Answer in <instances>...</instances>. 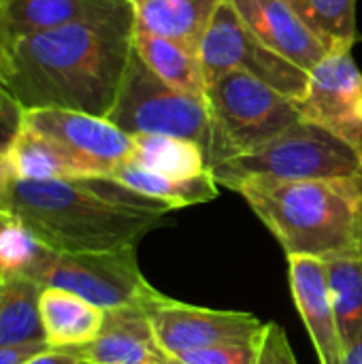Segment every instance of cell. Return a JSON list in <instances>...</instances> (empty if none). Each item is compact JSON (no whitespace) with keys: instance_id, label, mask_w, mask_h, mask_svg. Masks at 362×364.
Listing matches in <instances>:
<instances>
[{"instance_id":"obj_16","label":"cell","mask_w":362,"mask_h":364,"mask_svg":"<svg viewBox=\"0 0 362 364\" xmlns=\"http://www.w3.org/2000/svg\"><path fill=\"white\" fill-rule=\"evenodd\" d=\"M137 28L201 49L203 36L224 0H130Z\"/></svg>"},{"instance_id":"obj_2","label":"cell","mask_w":362,"mask_h":364,"mask_svg":"<svg viewBox=\"0 0 362 364\" xmlns=\"http://www.w3.org/2000/svg\"><path fill=\"white\" fill-rule=\"evenodd\" d=\"M169 205L111 177L23 181L11 194V215L53 252H113L139 247L162 226Z\"/></svg>"},{"instance_id":"obj_3","label":"cell","mask_w":362,"mask_h":364,"mask_svg":"<svg viewBox=\"0 0 362 364\" xmlns=\"http://www.w3.org/2000/svg\"><path fill=\"white\" fill-rule=\"evenodd\" d=\"M286 256L331 260L362 254V177L273 181L235 188Z\"/></svg>"},{"instance_id":"obj_28","label":"cell","mask_w":362,"mask_h":364,"mask_svg":"<svg viewBox=\"0 0 362 364\" xmlns=\"http://www.w3.org/2000/svg\"><path fill=\"white\" fill-rule=\"evenodd\" d=\"M21 122H23L21 105L6 87H0V151L9 149L11 141L21 128Z\"/></svg>"},{"instance_id":"obj_7","label":"cell","mask_w":362,"mask_h":364,"mask_svg":"<svg viewBox=\"0 0 362 364\" xmlns=\"http://www.w3.org/2000/svg\"><path fill=\"white\" fill-rule=\"evenodd\" d=\"M23 275L41 288L73 292L105 311L143 305L158 294L139 267L137 247L79 254L43 247Z\"/></svg>"},{"instance_id":"obj_4","label":"cell","mask_w":362,"mask_h":364,"mask_svg":"<svg viewBox=\"0 0 362 364\" xmlns=\"http://www.w3.org/2000/svg\"><path fill=\"white\" fill-rule=\"evenodd\" d=\"M218 186L235 190L250 179L303 181L362 177V147L305 117L250 154L209 168Z\"/></svg>"},{"instance_id":"obj_17","label":"cell","mask_w":362,"mask_h":364,"mask_svg":"<svg viewBox=\"0 0 362 364\" xmlns=\"http://www.w3.org/2000/svg\"><path fill=\"white\" fill-rule=\"evenodd\" d=\"M6 151H9L15 177L23 181L96 177L92 168L83 164L77 156H73L66 147L36 132L23 122Z\"/></svg>"},{"instance_id":"obj_32","label":"cell","mask_w":362,"mask_h":364,"mask_svg":"<svg viewBox=\"0 0 362 364\" xmlns=\"http://www.w3.org/2000/svg\"><path fill=\"white\" fill-rule=\"evenodd\" d=\"M47 343H30L19 348H0V364H23L28 358L47 350Z\"/></svg>"},{"instance_id":"obj_31","label":"cell","mask_w":362,"mask_h":364,"mask_svg":"<svg viewBox=\"0 0 362 364\" xmlns=\"http://www.w3.org/2000/svg\"><path fill=\"white\" fill-rule=\"evenodd\" d=\"M23 364H92L87 363L85 358H81L77 352L73 350H53L47 348L43 352H38L36 356L28 358Z\"/></svg>"},{"instance_id":"obj_37","label":"cell","mask_w":362,"mask_h":364,"mask_svg":"<svg viewBox=\"0 0 362 364\" xmlns=\"http://www.w3.org/2000/svg\"><path fill=\"white\" fill-rule=\"evenodd\" d=\"M2 279H4V277H2ZM0 288H2V282H0Z\"/></svg>"},{"instance_id":"obj_26","label":"cell","mask_w":362,"mask_h":364,"mask_svg":"<svg viewBox=\"0 0 362 364\" xmlns=\"http://www.w3.org/2000/svg\"><path fill=\"white\" fill-rule=\"evenodd\" d=\"M262 331L250 339L228 341V343H220L213 348L188 352L179 360H183L186 364H256L258 363V354H260Z\"/></svg>"},{"instance_id":"obj_10","label":"cell","mask_w":362,"mask_h":364,"mask_svg":"<svg viewBox=\"0 0 362 364\" xmlns=\"http://www.w3.org/2000/svg\"><path fill=\"white\" fill-rule=\"evenodd\" d=\"M294 105L301 117L362 147V73L352 49L329 51L309 73L307 92Z\"/></svg>"},{"instance_id":"obj_1","label":"cell","mask_w":362,"mask_h":364,"mask_svg":"<svg viewBox=\"0 0 362 364\" xmlns=\"http://www.w3.org/2000/svg\"><path fill=\"white\" fill-rule=\"evenodd\" d=\"M134 6L113 0L73 23L13 41L6 90L23 111L68 109L107 117L134 36Z\"/></svg>"},{"instance_id":"obj_15","label":"cell","mask_w":362,"mask_h":364,"mask_svg":"<svg viewBox=\"0 0 362 364\" xmlns=\"http://www.w3.org/2000/svg\"><path fill=\"white\" fill-rule=\"evenodd\" d=\"M45 343L53 350H70L94 341L105 324V309L60 290L43 288L38 299Z\"/></svg>"},{"instance_id":"obj_21","label":"cell","mask_w":362,"mask_h":364,"mask_svg":"<svg viewBox=\"0 0 362 364\" xmlns=\"http://www.w3.org/2000/svg\"><path fill=\"white\" fill-rule=\"evenodd\" d=\"M128 160L171 179H192L207 173L205 149L181 136L137 134L132 136V156Z\"/></svg>"},{"instance_id":"obj_22","label":"cell","mask_w":362,"mask_h":364,"mask_svg":"<svg viewBox=\"0 0 362 364\" xmlns=\"http://www.w3.org/2000/svg\"><path fill=\"white\" fill-rule=\"evenodd\" d=\"M346 354L362 343V254L324 260Z\"/></svg>"},{"instance_id":"obj_19","label":"cell","mask_w":362,"mask_h":364,"mask_svg":"<svg viewBox=\"0 0 362 364\" xmlns=\"http://www.w3.org/2000/svg\"><path fill=\"white\" fill-rule=\"evenodd\" d=\"M41 290L23 273L4 275L0 288V348L45 343L38 311Z\"/></svg>"},{"instance_id":"obj_8","label":"cell","mask_w":362,"mask_h":364,"mask_svg":"<svg viewBox=\"0 0 362 364\" xmlns=\"http://www.w3.org/2000/svg\"><path fill=\"white\" fill-rule=\"evenodd\" d=\"M198 55L207 83L226 70H243L294 102L307 92L309 73L260 43L228 0L215 11L203 36Z\"/></svg>"},{"instance_id":"obj_18","label":"cell","mask_w":362,"mask_h":364,"mask_svg":"<svg viewBox=\"0 0 362 364\" xmlns=\"http://www.w3.org/2000/svg\"><path fill=\"white\" fill-rule=\"evenodd\" d=\"M134 51L171 87L205 98L207 81L201 55L186 45L134 26Z\"/></svg>"},{"instance_id":"obj_5","label":"cell","mask_w":362,"mask_h":364,"mask_svg":"<svg viewBox=\"0 0 362 364\" xmlns=\"http://www.w3.org/2000/svg\"><path fill=\"white\" fill-rule=\"evenodd\" d=\"M205 102L211 117L207 171L254 151L301 119L294 100L243 70H226L211 79Z\"/></svg>"},{"instance_id":"obj_29","label":"cell","mask_w":362,"mask_h":364,"mask_svg":"<svg viewBox=\"0 0 362 364\" xmlns=\"http://www.w3.org/2000/svg\"><path fill=\"white\" fill-rule=\"evenodd\" d=\"M11 49H13V36H11L9 19H6V0H0V87H4L9 79Z\"/></svg>"},{"instance_id":"obj_20","label":"cell","mask_w":362,"mask_h":364,"mask_svg":"<svg viewBox=\"0 0 362 364\" xmlns=\"http://www.w3.org/2000/svg\"><path fill=\"white\" fill-rule=\"evenodd\" d=\"M109 177L128 186L130 190L143 196H149L169 205L171 209L203 205L218 196V181L213 179L209 171L192 179H171L160 173L147 171L134 164L132 160H124L122 164L113 168Z\"/></svg>"},{"instance_id":"obj_13","label":"cell","mask_w":362,"mask_h":364,"mask_svg":"<svg viewBox=\"0 0 362 364\" xmlns=\"http://www.w3.org/2000/svg\"><path fill=\"white\" fill-rule=\"evenodd\" d=\"M250 32L277 51L286 60L294 62L303 70L312 73L316 64L329 53V49L314 36V32L301 21L286 0H228Z\"/></svg>"},{"instance_id":"obj_34","label":"cell","mask_w":362,"mask_h":364,"mask_svg":"<svg viewBox=\"0 0 362 364\" xmlns=\"http://www.w3.org/2000/svg\"><path fill=\"white\" fill-rule=\"evenodd\" d=\"M164 364H186V363H183V360H179V358H169Z\"/></svg>"},{"instance_id":"obj_11","label":"cell","mask_w":362,"mask_h":364,"mask_svg":"<svg viewBox=\"0 0 362 364\" xmlns=\"http://www.w3.org/2000/svg\"><path fill=\"white\" fill-rule=\"evenodd\" d=\"M23 124L66 147L96 177H109L132 156V136L107 117L68 109H30L23 111Z\"/></svg>"},{"instance_id":"obj_14","label":"cell","mask_w":362,"mask_h":364,"mask_svg":"<svg viewBox=\"0 0 362 364\" xmlns=\"http://www.w3.org/2000/svg\"><path fill=\"white\" fill-rule=\"evenodd\" d=\"M70 350L92 364H164L171 358L160 348L143 305L107 309L100 335Z\"/></svg>"},{"instance_id":"obj_9","label":"cell","mask_w":362,"mask_h":364,"mask_svg":"<svg viewBox=\"0 0 362 364\" xmlns=\"http://www.w3.org/2000/svg\"><path fill=\"white\" fill-rule=\"evenodd\" d=\"M160 348L171 358L228 341L256 337L265 322L252 314L188 305L158 292L143 303Z\"/></svg>"},{"instance_id":"obj_30","label":"cell","mask_w":362,"mask_h":364,"mask_svg":"<svg viewBox=\"0 0 362 364\" xmlns=\"http://www.w3.org/2000/svg\"><path fill=\"white\" fill-rule=\"evenodd\" d=\"M17 177L9 158V151H0V213L6 218L11 215V194H13V186H15Z\"/></svg>"},{"instance_id":"obj_25","label":"cell","mask_w":362,"mask_h":364,"mask_svg":"<svg viewBox=\"0 0 362 364\" xmlns=\"http://www.w3.org/2000/svg\"><path fill=\"white\" fill-rule=\"evenodd\" d=\"M43 245L17 220L0 224V273H26L41 254Z\"/></svg>"},{"instance_id":"obj_35","label":"cell","mask_w":362,"mask_h":364,"mask_svg":"<svg viewBox=\"0 0 362 364\" xmlns=\"http://www.w3.org/2000/svg\"><path fill=\"white\" fill-rule=\"evenodd\" d=\"M9 220H13V218H6V215L0 213V224H2V222H9Z\"/></svg>"},{"instance_id":"obj_33","label":"cell","mask_w":362,"mask_h":364,"mask_svg":"<svg viewBox=\"0 0 362 364\" xmlns=\"http://www.w3.org/2000/svg\"><path fill=\"white\" fill-rule=\"evenodd\" d=\"M344 364H362V343H358L356 348H352V350L346 354Z\"/></svg>"},{"instance_id":"obj_6","label":"cell","mask_w":362,"mask_h":364,"mask_svg":"<svg viewBox=\"0 0 362 364\" xmlns=\"http://www.w3.org/2000/svg\"><path fill=\"white\" fill-rule=\"evenodd\" d=\"M107 119L130 136L166 134L190 139L205 149V156L211 145V117L205 98L164 83L141 60L134 45Z\"/></svg>"},{"instance_id":"obj_23","label":"cell","mask_w":362,"mask_h":364,"mask_svg":"<svg viewBox=\"0 0 362 364\" xmlns=\"http://www.w3.org/2000/svg\"><path fill=\"white\" fill-rule=\"evenodd\" d=\"M113 0H6V19L13 41L73 23Z\"/></svg>"},{"instance_id":"obj_12","label":"cell","mask_w":362,"mask_h":364,"mask_svg":"<svg viewBox=\"0 0 362 364\" xmlns=\"http://www.w3.org/2000/svg\"><path fill=\"white\" fill-rule=\"evenodd\" d=\"M290 292L320 364H344L346 350L329 286L326 264L312 256H288Z\"/></svg>"},{"instance_id":"obj_36","label":"cell","mask_w":362,"mask_h":364,"mask_svg":"<svg viewBox=\"0 0 362 364\" xmlns=\"http://www.w3.org/2000/svg\"><path fill=\"white\" fill-rule=\"evenodd\" d=\"M2 277H4V275H2V273H0V282H2Z\"/></svg>"},{"instance_id":"obj_24","label":"cell","mask_w":362,"mask_h":364,"mask_svg":"<svg viewBox=\"0 0 362 364\" xmlns=\"http://www.w3.org/2000/svg\"><path fill=\"white\" fill-rule=\"evenodd\" d=\"M286 2L329 51L354 47L356 0H286Z\"/></svg>"},{"instance_id":"obj_27","label":"cell","mask_w":362,"mask_h":364,"mask_svg":"<svg viewBox=\"0 0 362 364\" xmlns=\"http://www.w3.org/2000/svg\"><path fill=\"white\" fill-rule=\"evenodd\" d=\"M256 364H299L294 350L288 341V335L280 324H275V322L265 324L260 354H258Z\"/></svg>"}]
</instances>
